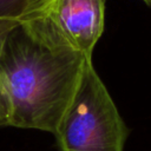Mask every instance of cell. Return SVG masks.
<instances>
[{"mask_svg": "<svg viewBox=\"0 0 151 151\" xmlns=\"http://www.w3.org/2000/svg\"><path fill=\"white\" fill-rule=\"evenodd\" d=\"M106 0H39L19 21L92 59L105 27Z\"/></svg>", "mask_w": 151, "mask_h": 151, "instance_id": "obj_3", "label": "cell"}, {"mask_svg": "<svg viewBox=\"0 0 151 151\" xmlns=\"http://www.w3.org/2000/svg\"><path fill=\"white\" fill-rule=\"evenodd\" d=\"M143 1H144V2L146 4V5H149V6H151V0H143Z\"/></svg>", "mask_w": 151, "mask_h": 151, "instance_id": "obj_7", "label": "cell"}, {"mask_svg": "<svg viewBox=\"0 0 151 151\" xmlns=\"http://www.w3.org/2000/svg\"><path fill=\"white\" fill-rule=\"evenodd\" d=\"M87 60L19 21L8 33L0 58L7 126L54 133Z\"/></svg>", "mask_w": 151, "mask_h": 151, "instance_id": "obj_1", "label": "cell"}, {"mask_svg": "<svg viewBox=\"0 0 151 151\" xmlns=\"http://www.w3.org/2000/svg\"><path fill=\"white\" fill-rule=\"evenodd\" d=\"M38 1H39V0H27V7H26V9H27L28 7H31L32 5H34L35 2H38ZM21 17H22V15H21Z\"/></svg>", "mask_w": 151, "mask_h": 151, "instance_id": "obj_6", "label": "cell"}, {"mask_svg": "<svg viewBox=\"0 0 151 151\" xmlns=\"http://www.w3.org/2000/svg\"><path fill=\"white\" fill-rule=\"evenodd\" d=\"M129 130L92 59L55 132L60 151H124Z\"/></svg>", "mask_w": 151, "mask_h": 151, "instance_id": "obj_2", "label": "cell"}, {"mask_svg": "<svg viewBox=\"0 0 151 151\" xmlns=\"http://www.w3.org/2000/svg\"><path fill=\"white\" fill-rule=\"evenodd\" d=\"M26 7L27 0H0V19L19 20Z\"/></svg>", "mask_w": 151, "mask_h": 151, "instance_id": "obj_5", "label": "cell"}, {"mask_svg": "<svg viewBox=\"0 0 151 151\" xmlns=\"http://www.w3.org/2000/svg\"><path fill=\"white\" fill-rule=\"evenodd\" d=\"M19 20H11V19H0V58L2 53V47L5 44V40L11 32V29L18 25ZM7 126V109H6V101L2 92L1 80H0V127Z\"/></svg>", "mask_w": 151, "mask_h": 151, "instance_id": "obj_4", "label": "cell"}]
</instances>
